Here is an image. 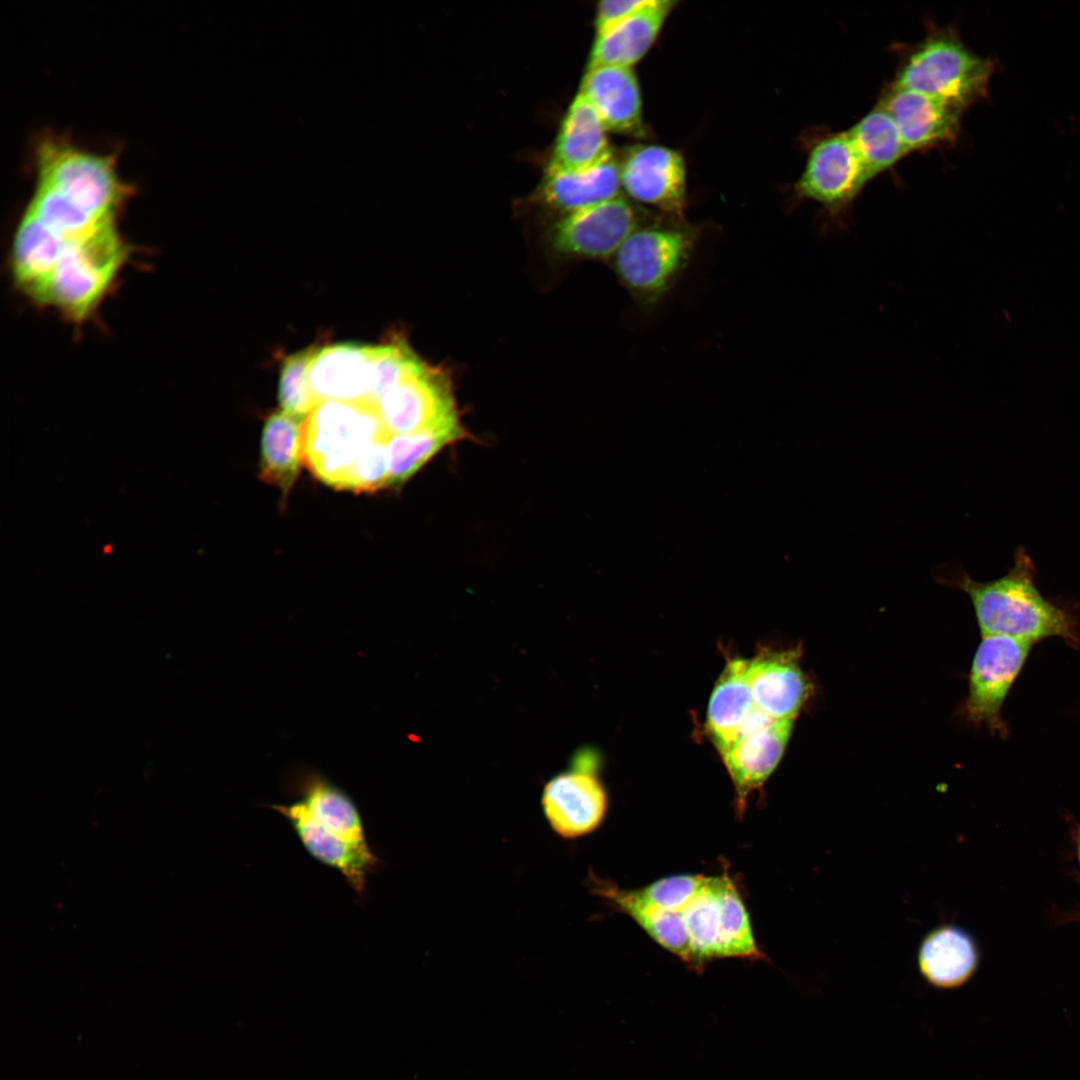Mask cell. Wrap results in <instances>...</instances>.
Returning <instances> with one entry per match:
<instances>
[{
  "label": "cell",
  "mask_w": 1080,
  "mask_h": 1080,
  "mask_svg": "<svg viewBox=\"0 0 1080 1080\" xmlns=\"http://www.w3.org/2000/svg\"><path fill=\"white\" fill-rule=\"evenodd\" d=\"M643 900L667 914L683 962L694 971L716 959L766 958L756 942L740 889L726 871L667 876Z\"/></svg>",
  "instance_id": "1"
},
{
  "label": "cell",
  "mask_w": 1080,
  "mask_h": 1080,
  "mask_svg": "<svg viewBox=\"0 0 1080 1080\" xmlns=\"http://www.w3.org/2000/svg\"><path fill=\"white\" fill-rule=\"evenodd\" d=\"M1034 572L1031 558L1018 550L1012 568L998 579L979 582L962 571L943 575L939 581L969 596L982 636L1001 635L1033 643L1060 637L1079 647L1076 623L1064 609L1041 595Z\"/></svg>",
  "instance_id": "2"
},
{
  "label": "cell",
  "mask_w": 1080,
  "mask_h": 1080,
  "mask_svg": "<svg viewBox=\"0 0 1080 1080\" xmlns=\"http://www.w3.org/2000/svg\"><path fill=\"white\" fill-rule=\"evenodd\" d=\"M925 28L919 42L898 47V65L890 83L965 110L984 99L995 70L993 60L973 52L952 25L927 20Z\"/></svg>",
  "instance_id": "3"
},
{
  "label": "cell",
  "mask_w": 1080,
  "mask_h": 1080,
  "mask_svg": "<svg viewBox=\"0 0 1080 1080\" xmlns=\"http://www.w3.org/2000/svg\"><path fill=\"white\" fill-rule=\"evenodd\" d=\"M389 438L374 405L322 401L303 424V461L320 481L349 490L354 469L364 452L372 444Z\"/></svg>",
  "instance_id": "4"
},
{
  "label": "cell",
  "mask_w": 1080,
  "mask_h": 1080,
  "mask_svg": "<svg viewBox=\"0 0 1080 1080\" xmlns=\"http://www.w3.org/2000/svg\"><path fill=\"white\" fill-rule=\"evenodd\" d=\"M127 248L116 225L68 243L56 267L32 299L55 307L73 321L85 320L112 287L128 255Z\"/></svg>",
  "instance_id": "5"
},
{
  "label": "cell",
  "mask_w": 1080,
  "mask_h": 1080,
  "mask_svg": "<svg viewBox=\"0 0 1080 1080\" xmlns=\"http://www.w3.org/2000/svg\"><path fill=\"white\" fill-rule=\"evenodd\" d=\"M35 162L36 183L99 217L116 218L132 193V187L117 172L114 155L81 149L62 136H41Z\"/></svg>",
  "instance_id": "6"
},
{
  "label": "cell",
  "mask_w": 1080,
  "mask_h": 1080,
  "mask_svg": "<svg viewBox=\"0 0 1080 1080\" xmlns=\"http://www.w3.org/2000/svg\"><path fill=\"white\" fill-rule=\"evenodd\" d=\"M805 144L806 164L795 193L820 204L825 232L845 229L853 203L870 182L860 157L847 130L816 127Z\"/></svg>",
  "instance_id": "7"
},
{
  "label": "cell",
  "mask_w": 1080,
  "mask_h": 1080,
  "mask_svg": "<svg viewBox=\"0 0 1080 1080\" xmlns=\"http://www.w3.org/2000/svg\"><path fill=\"white\" fill-rule=\"evenodd\" d=\"M695 238L673 227H639L614 254L615 271L641 304L657 303L673 286L692 255Z\"/></svg>",
  "instance_id": "8"
},
{
  "label": "cell",
  "mask_w": 1080,
  "mask_h": 1080,
  "mask_svg": "<svg viewBox=\"0 0 1080 1080\" xmlns=\"http://www.w3.org/2000/svg\"><path fill=\"white\" fill-rule=\"evenodd\" d=\"M1033 645L1008 636H982L972 660L964 705L971 722L985 725L1001 737L1007 735L1002 706Z\"/></svg>",
  "instance_id": "9"
},
{
  "label": "cell",
  "mask_w": 1080,
  "mask_h": 1080,
  "mask_svg": "<svg viewBox=\"0 0 1080 1080\" xmlns=\"http://www.w3.org/2000/svg\"><path fill=\"white\" fill-rule=\"evenodd\" d=\"M374 406L390 436L458 417L449 376L427 363L388 389Z\"/></svg>",
  "instance_id": "10"
},
{
  "label": "cell",
  "mask_w": 1080,
  "mask_h": 1080,
  "mask_svg": "<svg viewBox=\"0 0 1080 1080\" xmlns=\"http://www.w3.org/2000/svg\"><path fill=\"white\" fill-rule=\"evenodd\" d=\"M878 101L896 123L909 154L957 144L966 111L962 107L890 82L882 89Z\"/></svg>",
  "instance_id": "11"
},
{
  "label": "cell",
  "mask_w": 1080,
  "mask_h": 1080,
  "mask_svg": "<svg viewBox=\"0 0 1080 1080\" xmlns=\"http://www.w3.org/2000/svg\"><path fill=\"white\" fill-rule=\"evenodd\" d=\"M637 228L635 210L626 199L618 196L566 214L553 225L550 240L559 253L601 259L614 255Z\"/></svg>",
  "instance_id": "12"
},
{
  "label": "cell",
  "mask_w": 1080,
  "mask_h": 1080,
  "mask_svg": "<svg viewBox=\"0 0 1080 1080\" xmlns=\"http://www.w3.org/2000/svg\"><path fill=\"white\" fill-rule=\"evenodd\" d=\"M542 807L554 832L574 839L595 831L603 822L608 797L598 776L578 768L554 776L544 787Z\"/></svg>",
  "instance_id": "13"
},
{
  "label": "cell",
  "mask_w": 1080,
  "mask_h": 1080,
  "mask_svg": "<svg viewBox=\"0 0 1080 1080\" xmlns=\"http://www.w3.org/2000/svg\"><path fill=\"white\" fill-rule=\"evenodd\" d=\"M621 184L635 200L678 218L686 206V170L682 156L667 147L639 146L620 166Z\"/></svg>",
  "instance_id": "14"
},
{
  "label": "cell",
  "mask_w": 1080,
  "mask_h": 1080,
  "mask_svg": "<svg viewBox=\"0 0 1080 1080\" xmlns=\"http://www.w3.org/2000/svg\"><path fill=\"white\" fill-rule=\"evenodd\" d=\"M800 657L798 647L764 650L748 660L746 677L755 707L774 720H794L811 695Z\"/></svg>",
  "instance_id": "15"
},
{
  "label": "cell",
  "mask_w": 1080,
  "mask_h": 1080,
  "mask_svg": "<svg viewBox=\"0 0 1080 1080\" xmlns=\"http://www.w3.org/2000/svg\"><path fill=\"white\" fill-rule=\"evenodd\" d=\"M374 357V345L339 343L317 349L309 365L310 387L317 403L372 404Z\"/></svg>",
  "instance_id": "16"
},
{
  "label": "cell",
  "mask_w": 1080,
  "mask_h": 1080,
  "mask_svg": "<svg viewBox=\"0 0 1080 1080\" xmlns=\"http://www.w3.org/2000/svg\"><path fill=\"white\" fill-rule=\"evenodd\" d=\"M794 720H770L744 731L721 753L735 788L738 816L746 810L752 792L759 789L779 764Z\"/></svg>",
  "instance_id": "17"
},
{
  "label": "cell",
  "mask_w": 1080,
  "mask_h": 1080,
  "mask_svg": "<svg viewBox=\"0 0 1080 1080\" xmlns=\"http://www.w3.org/2000/svg\"><path fill=\"white\" fill-rule=\"evenodd\" d=\"M270 807L288 821L314 859L338 871L357 894L364 892L368 875L380 862L369 845L354 844L330 832L310 815L300 800Z\"/></svg>",
  "instance_id": "18"
},
{
  "label": "cell",
  "mask_w": 1080,
  "mask_h": 1080,
  "mask_svg": "<svg viewBox=\"0 0 1080 1080\" xmlns=\"http://www.w3.org/2000/svg\"><path fill=\"white\" fill-rule=\"evenodd\" d=\"M579 93L594 107L606 130L642 132L641 95L632 67H588Z\"/></svg>",
  "instance_id": "19"
},
{
  "label": "cell",
  "mask_w": 1080,
  "mask_h": 1080,
  "mask_svg": "<svg viewBox=\"0 0 1080 1080\" xmlns=\"http://www.w3.org/2000/svg\"><path fill=\"white\" fill-rule=\"evenodd\" d=\"M917 962L922 977L929 985L940 990H952L961 987L973 976L979 962V951L973 938L963 928L942 924L923 938Z\"/></svg>",
  "instance_id": "20"
},
{
  "label": "cell",
  "mask_w": 1080,
  "mask_h": 1080,
  "mask_svg": "<svg viewBox=\"0 0 1080 1080\" xmlns=\"http://www.w3.org/2000/svg\"><path fill=\"white\" fill-rule=\"evenodd\" d=\"M673 4L668 0H650L629 17L597 34L589 67H632L654 43Z\"/></svg>",
  "instance_id": "21"
},
{
  "label": "cell",
  "mask_w": 1080,
  "mask_h": 1080,
  "mask_svg": "<svg viewBox=\"0 0 1080 1080\" xmlns=\"http://www.w3.org/2000/svg\"><path fill=\"white\" fill-rule=\"evenodd\" d=\"M621 185L620 166L610 156L582 170L548 166L542 193L551 207L569 214L620 196Z\"/></svg>",
  "instance_id": "22"
},
{
  "label": "cell",
  "mask_w": 1080,
  "mask_h": 1080,
  "mask_svg": "<svg viewBox=\"0 0 1080 1080\" xmlns=\"http://www.w3.org/2000/svg\"><path fill=\"white\" fill-rule=\"evenodd\" d=\"M747 664L741 658L730 660L709 700L706 727L720 754L735 742L757 710L746 677Z\"/></svg>",
  "instance_id": "23"
},
{
  "label": "cell",
  "mask_w": 1080,
  "mask_h": 1080,
  "mask_svg": "<svg viewBox=\"0 0 1080 1080\" xmlns=\"http://www.w3.org/2000/svg\"><path fill=\"white\" fill-rule=\"evenodd\" d=\"M67 244L58 233L25 210L11 250V269L18 287L32 298L56 267Z\"/></svg>",
  "instance_id": "24"
},
{
  "label": "cell",
  "mask_w": 1080,
  "mask_h": 1080,
  "mask_svg": "<svg viewBox=\"0 0 1080 1080\" xmlns=\"http://www.w3.org/2000/svg\"><path fill=\"white\" fill-rule=\"evenodd\" d=\"M605 132L594 107L578 93L562 122L549 166L575 171L606 160L612 153Z\"/></svg>",
  "instance_id": "25"
},
{
  "label": "cell",
  "mask_w": 1080,
  "mask_h": 1080,
  "mask_svg": "<svg viewBox=\"0 0 1080 1080\" xmlns=\"http://www.w3.org/2000/svg\"><path fill=\"white\" fill-rule=\"evenodd\" d=\"M305 420L284 411L266 419L260 453V477L278 488L283 497L292 489L303 461V424Z\"/></svg>",
  "instance_id": "26"
},
{
  "label": "cell",
  "mask_w": 1080,
  "mask_h": 1080,
  "mask_svg": "<svg viewBox=\"0 0 1080 1080\" xmlns=\"http://www.w3.org/2000/svg\"><path fill=\"white\" fill-rule=\"evenodd\" d=\"M297 792L310 815L327 830L351 843L369 845L356 804L339 786L311 772L301 776Z\"/></svg>",
  "instance_id": "27"
},
{
  "label": "cell",
  "mask_w": 1080,
  "mask_h": 1080,
  "mask_svg": "<svg viewBox=\"0 0 1080 1080\" xmlns=\"http://www.w3.org/2000/svg\"><path fill=\"white\" fill-rule=\"evenodd\" d=\"M847 132L869 181L893 168L909 154L896 123L879 101Z\"/></svg>",
  "instance_id": "28"
},
{
  "label": "cell",
  "mask_w": 1080,
  "mask_h": 1080,
  "mask_svg": "<svg viewBox=\"0 0 1080 1080\" xmlns=\"http://www.w3.org/2000/svg\"><path fill=\"white\" fill-rule=\"evenodd\" d=\"M459 418L419 431L390 436L388 453L389 486H399L447 445L464 438Z\"/></svg>",
  "instance_id": "29"
},
{
  "label": "cell",
  "mask_w": 1080,
  "mask_h": 1080,
  "mask_svg": "<svg viewBox=\"0 0 1080 1080\" xmlns=\"http://www.w3.org/2000/svg\"><path fill=\"white\" fill-rule=\"evenodd\" d=\"M26 210L58 233L67 243L83 240L116 224V218L94 215L61 193L38 183Z\"/></svg>",
  "instance_id": "30"
},
{
  "label": "cell",
  "mask_w": 1080,
  "mask_h": 1080,
  "mask_svg": "<svg viewBox=\"0 0 1080 1080\" xmlns=\"http://www.w3.org/2000/svg\"><path fill=\"white\" fill-rule=\"evenodd\" d=\"M316 350L309 347L293 353L281 365L279 402L282 411L302 420L317 404L309 382V365Z\"/></svg>",
  "instance_id": "31"
},
{
  "label": "cell",
  "mask_w": 1080,
  "mask_h": 1080,
  "mask_svg": "<svg viewBox=\"0 0 1080 1080\" xmlns=\"http://www.w3.org/2000/svg\"><path fill=\"white\" fill-rule=\"evenodd\" d=\"M388 440L372 444L359 459L350 483L349 490L354 492H375L388 487L390 465Z\"/></svg>",
  "instance_id": "32"
},
{
  "label": "cell",
  "mask_w": 1080,
  "mask_h": 1080,
  "mask_svg": "<svg viewBox=\"0 0 1080 1080\" xmlns=\"http://www.w3.org/2000/svg\"><path fill=\"white\" fill-rule=\"evenodd\" d=\"M649 2L650 0H606L600 2L596 15L597 34L621 22Z\"/></svg>",
  "instance_id": "33"
},
{
  "label": "cell",
  "mask_w": 1080,
  "mask_h": 1080,
  "mask_svg": "<svg viewBox=\"0 0 1080 1080\" xmlns=\"http://www.w3.org/2000/svg\"><path fill=\"white\" fill-rule=\"evenodd\" d=\"M1075 842H1076L1077 857H1078L1079 866H1080V824L1077 826V830H1076V833H1075Z\"/></svg>",
  "instance_id": "34"
}]
</instances>
